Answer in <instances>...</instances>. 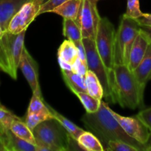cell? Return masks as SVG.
I'll use <instances>...</instances> for the list:
<instances>
[{
  "label": "cell",
  "mask_w": 151,
  "mask_h": 151,
  "mask_svg": "<svg viewBox=\"0 0 151 151\" xmlns=\"http://www.w3.org/2000/svg\"><path fill=\"white\" fill-rule=\"evenodd\" d=\"M81 120L85 126L100 137L104 144L107 145L111 140H119L137 147L139 151H146L144 145L131 138L125 133L119 122L111 113L109 105L106 102H101L97 111L94 113L86 112Z\"/></svg>",
  "instance_id": "cell-1"
},
{
  "label": "cell",
  "mask_w": 151,
  "mask_h": 151,
  "mask_svg": "<svg viewBox=\"0 0 151 151\" xmlns=\"http://www.w3.org/2000/svg\"><path fill=\"white\" fill-rule=\"evenodd\" d=\"M114 83L116 103L121 107L131 109L143 107L145 88L126 65L115 64Z\"/></svg>",
  "instance_id": "cell-2"
},
{
  "label": "cell",
  "mask_w": 151,
  "mask_h": 151,
  "mask_svg": "<svg viewBox=\"0 0 151 151\" xmlns=\"http://www.w3.org/2000/svg\"><path fill=\"white\" fill-rule=\"evenodd\" d=\"M32 133L38 151L70 150L72 137L55 118L40 123L32 130Z\"/></svg>",
  "instance_id": "cell-3"
},
{
  "label": "cell",
  "mask_w": 151,
  "mask_h": 151,
  "mask_svg": "<svg viewBox=\"0 0 151 151\" xmlns=\"http://www.w3.org/2000/svg\"><path fill=\"white\" fill-rule=\"evenodd\" d=\"M26 30L19 34L5 31L0 39V69L13 79H17L21 57L24 48Z\"/></svg>",
  "instance_id": "cell-4"
},
{
  "label": "cell",
  "mask_w": 151,
  "mask_h": 151,
  "mask_svg": "<svg viewBox=\"0 0 151 151\" xmlns=\"http://www.w3.org/2000/svg\"><path fill=\"white\" fill-rule=\"evenodd\" d=\"M83 42L86 53L88 69L92 71L100 80L104 91L103 97H105L107 101L115 104L116 97L114 83V72H110L102 60L96 48L94 40L83 38Z\"/></svg>",
  "instance_id": "cell-5"
},
{
  "label": "cell",
  "mask_w": 151,
  "mask_h": 151,
  "mask_svg": "<svg viewBox=\"0 0 151 151\" xmlns=\"http://www.w3.org/2000/svg\"><path fill=\"white\" fill-rule=\"evenodd\" d=\"M141 31V25L137 19L123 14L116 32L115 63L128 66L132 46Z\"/></svg>",
  "instance_id": "cell-6"
},
{
  "label": "cell",
  "mask_w": 151,
  "mask_h": 151,
  "mask_svg": "<svg viewBox=\"0 0 151 151\" xmlns=\"http://www.w3.org/2000/svg\"><path fill=\"white\" fill-rule=\"evenodd\" d=\"M116 31L113 24L107 18H102L99 22L96 34L95 45L97 52L110 72H114L115 64Z\"/></svg>",
  "instance_id": "cell-7"
},
{
  "label": "cell",
  "mask_w": 151,
  "mask_h": 151,
  "mask_svg": "<svg viewBox=\"0 0 151 151\" xmlns=\"http://www.w3.org/2000/svg\"><path fill=\"white\" fill-rule=\"evenodd\" d=\"M100 19L97 3L90 0H83L77 20L82 31L83 38L95 39Z\"/></svg>",
  "instance_id": "cell-8"
},
{
  "label": "cell",
  "mask_w": 151,
  "mask_h": 151,
  "mask_svg": "<svg viewBox=\"0 0 151 151\" xmlns=\"http://www.w3.org/2000/svg\"><path fill=\"white\" fill-rule=\"evenodd\" d=\"M41 5L34 0H28L20 10L13 16L7 27V31L13 34H19L27 30L29 25L38 16Z\"/></svg>",
  "instance_id": "cell-9"
},
{
  "label": "cell",
  "mask_w": 151,
  "mask_h": 151,
  "mask_svg": "<svg viewBox=\"0 0 151 151\" xmlns=\"http://www.w3.org/2000/svg\"><path fill=\"white\" fill-rule=\"evenodd\" d=\"M109 109L116 120L119 122L122 128L127 134L131 138L134 139L141 144H145L148 141L150 131L144 122L137 116H124L114 111L109 106Z\"/></svg>",
  "instance_id": "cell-10"
},
{
  "label": "cell",
  "mask_w": 151,
  "mask_h": 151,
  "mask_svg": "<svg viewBox=\"0 0 151 151\" xmlns=\"http://www.w3.org/2000/svg\"><path fill=\"white\" fill-rule=\"evenodd\" d=\"M19 69L26 78L32 91L40 86L38 65L24 47L19 63Z\"/></svg>",
  "instance_id": "cell-11"
},
{
  "label": "cell",
  "mask_w": 151,
  "mask_h": 151,
  "mask_svg": "<svg viewBox=\"0 0 151 151\" xmlns=\"http://www.w3.org/2000/svg\"><path fill=\"white\" fill-rule=\"evenodd\" d=\"M150 44V43L147 35L141 29L133 44L131 52H130L129 61L127 66L129 68L130 70L133 72L139 65L147 52V48Z\"/></svg>",
  "instance_id": "cell-12"
},
{
  "label": "cell",
  "mask_w": 151,
  "mask_h": 151,
  "mask_svg": "<svg viewBox=\"0 0 151 151\" xmlns=\"http://www.w3.org/2000/svg\"><path fill=\"white\" fill-rule=\"evenodd\" d=\"M7 151H38L35 145L25 141L13 134L10 129L0 132Z\"/></svg>",
  "instance_id": "cell-13"
},
{
  "label": "cell",
  "mask_w": 151,
  "mask_h": 151,
  "mask_svg": "<svg viewBox=\"0 0 151 151\" xmlns=\"http://www.w3.org/2000/svg\"><path fill=\"white\" fill-rule=\"evenodd\" d=\"M28 0H0V25L4 31H7V27L13 16L20 10Z\"/></svg>",
  "instance_id": "cell-14"
},
{
  "label": "cell",
  "mask_w": 151,
  "mask_h": 151,
  "mask_svg": "<svg viewBox=\"0 0 151 151\" xmlns=\"http://www.w3.org/2000/svg\"><path fill=\"white\" fill-rule=\"evenodd\" d=\"M133 72L139 83L145 88L146 84L151 80V44H149L143 60Z\"/></svg>",
  "instance_id": "cell-15"
},
{
  "label": "cell",
  "mask_w": 151,
  "mask_h": 151,
  "mask_svg": "<svg viewBox=\"0 0 151 151\" xmlns=\"http://www.w3.org/2000/svg\"><path fill=\"white\" fill-rule=\"evenodd\" d=\"M61 73L64 82L74 94L76 92H88L85 77L73 70L61 69Z\"/></svg>",
  "instance_id": "cell-16"
},
{
  "label": "cell",
  "mask_w": 151,
  "mask_h": 151,
  "mask_svg": "<svg viewBox=\"0 0 151 151\" xmlns=\"http://www.w3.org/2000/svg\"><path fill=\"white\" fill-rule=\"evenodd\" d=\"M83 0H69L52 10L51 13H56L63 19L78 20L80 9Z\"/></svg>",
  "instance_id": "cell-17"
},
{
  "label": "cell",
  "mask_w": 151,
  "mask_h": 151,
  "mask_svg": "<svg viewBox=\"0 0 151 151\" xmlns=\"http://www.w3.org/2000/svg\"><path fill=\"white\" fill-rule=\"evenodd\" d=\"M58 59L63 60L73 67L78 59V50L75 43L70 40H65L58 50Z\"/></svg>",
  "instance_id": "cell-18"
},
{
  "label": "cell",
  "mask_w": 151,
  "mask_h": 151,
  "mask_svg": "<svg viewBox=\"0 0 151 151\" xmlns=\"http://www.w3.org/2000/svg\"><path fill=\"white\" fill-rule=\"evenodd\" d=\"M47 107H48V109H50L52 114L53 117H54L55 119H57V120L62 125H63V128L67 131V132L69 133V135H70L74 139L78 141L80 136H81L85 131L83 130L81 128H80L79 126L75 125V124H74L72 121L68 119L67 118L65 117L64 116L60 114L59 112H58L57 111L55 110L53 108H52L51 106H50L49 104H47Z\"/></svg>",
  "instance_id": "cell-19"
},
{
  "label": "cell",
  "mask_w": 151,
  "mask_h": 151,
  "mask_svg": "<svg viewBox=\"0 0 151 151\" xmlns=\"http://www.w3.org/2000/svg\"><path fill=\"white\" fill-rule=\"evenodd\" d=\"M10 129L19 138L36 145L35 139L34 137L32 131L29 129L25 121L23 122L20 118L17 117L12 122Z\"/></svg>",
  "instance_id": "cell-20"
},
{
  "label": "cell",
  "mask_w": 151,
  "mask_h": 151,
  "mask_svg": "<svg viewBox=\"0 0 151 151\" xmlns=\"http://www.w3.org/2000/svg\"><path fill=\"white\" fill-rule=\"evenodd\" d=\"M78 145L83 150L87 151H104L101 142L96 136L88 131H84L78 139Z\"/></svg>",
  "instance_id": "cell-21"
},
{
  "label": "cell",
  "mask_w": 151,
  "mask_h": 151,
  "mask_svg": "<svg viewBox=\"0 0 151 151\" xmlns=\"http://www.w3.org/2000/svg\"><path fill=\"white\" fill-rule=\"evenodd\" d=\"M85 80L88 94L95 98L102 100L104 96V91H103V86L97 75L92 71L88 69L86 74Z\"/></svg>",
  "instance_id": "cell-22"
},
{
  "label": "cell",
  "mask_w": 151,
  "mask_h": 151,
  "mask_svg": "<svg viewBox=\"0 0 151 151\" xmlns=\"http://www.w3.org/2000/svg\"><path fill=\"white\" fill-rule=\"evenodd\" d=\"M63 35L72 42L76 43L83 40L82 31L76 21L70 19H63Z\"/></svg>",
  "instance_id": "cell-23"
},
{
  "label": "cell",
  "mask_w": 151,
  "mask_h": 151,
  "mask_svg": "<svg viewBox=\"0 0 151 151\" xmlns=\"http://www.w3.org/2000/svg\"><path fill=\"white\" fill-rule=\"evenodd\" d=\"M75 94L81 102L87 113H94L99 110L102 100L92 97L88 92H76Z\"/></svg>",
  "instance_id": "cell-24"
},
{
  "label": "cell",
  "mask_w": 151,
  "mask_h": 151,
  "mask_svg": "<svg viewBox=\"0 0 151 151\" xmlns=\"http://www.w3.org/2000/svg\"><path fill=\"white\" fill-rule=\"evenodd\" d=\"M51 119H54V117H53L52 114L47 106V108L45 109L38 112V113L27 114L25 122L29 128V129L32 131L40 123Z\"/></svg>",
  "instance_id": "cell-25"
},
{
  "label": "cell",
  "mask_w": 151,
  "mask_h": 151,
  "mask_svg": "<svg viewBox=\"0 0 151 151\" xmlns=\"http://www.w3.org/2000/svg\"><path fill=\"white\" fill-rule=\"evenodd\" d=\"M47 108V104L44 101L41 94V86H38L34 91H32V96L28 107L27 114L38 113Z\"/></svg>",
  "instance_id": "cell-26"
},
{
  "label": "cell",
  "mask_w": 151,
  "mask_h": 151,
  "mask_svg": "<svg viewBox=\"0 0 151 151\" xmlns=\"http://www.w3.org/2000/svg\"><path fill=\"white\" fill-rule=\"evenodd\" d=\"M17 117L10 111L0 105V132L10 129L12 122Z\"/></svg>",
  "instance_id": "cell-27"
},
{
  "label": "cell",
  "mask_w": 151,
  "mask_h": 151,
  "mask_svg": "<svg viewBox=\"0 0 151 151\" xmlns=\"http://www.w3.org/2000/svg\"><path fill=\"white\" fill-rule=\"evenodd\" d=\"M105 150L109 151H139L137 147L119 140H111L106 145Z\"/></svg>",
  "instance_id": "cell-28"
},
{
  "label": "cell",
  "mask_w": 151,
  "mask_h": 151,
  "mask_svg": "<svg viewBox=\"0 0 151 151\" xmlns=\"http://www.w3.org/2000/svg\"><path fill=\"white\" fill-rule=\"evenodd\" d=\"M139 0H127V8L125 14L134 19H138L142 15Z\"/></svg>",
  "instance_id": "cell-29"
},
{
  "label": "cell",
  "mask_w": 151,
  "mask_h": 151,
  "mask_svg": "<svg viewBox=\"0 0 151 151\" xmlns=\"http://www.w3.org/2000/svg\"><path fill=\"white\" fill-rule=\"evenodd\" d=\"M67 1L69 0H48L47 2L41 5L38 12V16L45 13H51L52 10Z\"/></svg>",
  "instance_id": "cell-30"
},
{
  "label": "cell",
  "mask_w": 151,
  "mask_h": 151,
  "mask_svg": "<svg viewBox=\"0 0 151 151\" xmlns=\"http://www.w3.org/2000/svg\"><path fill=\"white\" fill-rule=\"evenodd\" d=\"M151 132V107L140 111L137 115Z\"/></svg>",
  "instance_id": "cell-31"
},
{
  "label": "cell",
  "mask_w": 151,
  "mask_h": 151,
  "mask_svg": "<svg viewBox=\"0 0 151 151\" xmlns=\"http://www.w3.org/2000/svg\"><path fill=\"white\" fill-rule=\"evenodd\" d=\"M141 26L151 27V13H142L140 17L137 19Z\"/></svg>",
  "instance_id": "cell-32"
},
{
  "label": "cell",
  "mask_w": 151,
  "mask_h": 151,
  "mask_svg": "<svg viewBox=\"0 0 151 151\" xmlns=\"http://www.w3.org/2000/svg\"><path fill=\"white\" fill-rule=\"evenodd\" d=\"M141 29L147 35V38H148L149 41H150V43L151 44V27L141 26Z\"/></svg>",
  "instance_id": "cell-33"
},
{
  "label": "cell",
  "mask_w": 151,
  "mask_h": 151,
  "mask_svg": "<svg viewBox=\"0 0 151 151\" xmlns=\"http://www.w3.org/2000/svg\"><path fill=\"white\" fill-rule=\"evenodd\" d=\"M0 151H7L5 145H4V140H3L1 134H0Z\"/></svg>",
  "instance_id": "cell-34"
},
{
  "label": "cell",
  "mask_w": 151,
  "mask_h": 151,
  "mask_svg": "<svg viewBox=\"0 0 151 151\" xmlns=\"http://www.w3.org/2000/svg\"><path fill=\"white\" fill-rule=\"evenodd\" d=\"M146 147V151H151V132L150 134V137H149L148 141L147 142V143L145 144Z\"/></svg>",
  "instance_id": "cell-35"
},
{
  "label": "cell",
  "mask_w": 151,
  "mask_h": 151,
  "mask_svg": "<svg viewBox=\"0 0 151 151\" xmlns=\"http://www.w3.org/2000/svg\"><path fill=\"white\" fill-rule=\"evenodd\" d=\"M34 1H35V2L38 3L39 5H42L43 4H44L45 2H47L48 0H34Z\"/></svg>",
  "instance_id": "cell-36"
},
{
  "label": "cell",
  "mask_w": 151,
  "mask_h": 151,
  "mask_svg": "<svg viewBox=\"0 0 151 151\" xmlns=\"http://www.w3.org/2000/svg\"><path fill=\"white\" fill-rule=\"evenodd\" d=\"M4 32H5V31L3 30L2 28H1V25H0V39L2 38V36H3V35H4Z\"/></svg>",
  "instance_id": "cell-37"
},
{
  "label": "cell",
  "mask_w": 151,
  "mask_h": 151,
  "mask_svg": "<svg viewBox=\"0 0 151 151\" xmlns=\"http://www.w3.org/2000/svg\"><path fill=\"white\" fill-rule=\"evenodd\" d=\"M90 1H93V2H94V3H97L99 1H100V0H90Z\"/></svg>",
  "instance_id": "cell-38"
},
{
  "label": "cell",
  "mask_w": 151,
  "mask_h": 151,
  "mask_svg": "<svg viewBox=\"0 0 151 151\" xmlns=\"http://www.w3.org/2000/svg\"><path fill=\"white\" fill-rule=\"evenodd\" d=\"M0 105H1V103H0Z\"/></svg>",
  "instance_id": "cell-39"
}]
</instances>
